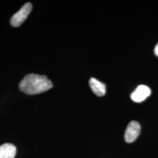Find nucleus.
<instances>
[{"label": "nucleus", "mask_w": 158, "mask_h": 158, "mask_svg": "<svg viewBox=\"0 0 158 158\" xmlns=\"http://www.w3.org/2000/svg\"><path fill=\"white\" fill-rule=\"evenodd\" d=\"M52 87V81L46 76L32 73L25 76L19 85V90L29 95L42 93Z\"/></svg>", "instance_id": "f257e3e1"}, {"label": "nucleus", "mask_w": 158, "mask_h": 158, "mask_svg": "<svg viewBox=\"0 0 158 158\" xmlns=\"http://www.w3.org/2000/svg\"><path fill=\"white\" fill-rule=\"evenodd\" d=\"M32 6L30 2L26 3L21 8V9L14 14L10 19V23L14 27H19L32 11Z\"/></svg>", "instance_id": "f03ea898"}, {"label": "nucleus", "mask_w": 158, "mask_h": 158, "mask_svg": "<svg viewBox=\"0 0 158 158\" xmlns=\"http://www.w3.org/2000/svg\"><path fill=\"white\" fill-rule=\"evenodd\" d=\"M141 132V125L136 121H132L128 125L125 132V141L131 143L135 141Z\"/></svg>", "instance_id": "7ed1b4c3"}, {"label": "nucleus", "mask_w": 158, "mask_h": 158, "mask_svg": "<svg viewBox=\"0 0 158 158\" xmlns=\"http://www.w3.org/2000/svg\"><path fill=\"white\" fill-rule=\"evenodd\" d=\"M151 93V91L149 87L145 85H139L131 93V98L136 102H141L150 96Z\"/></svg>", "instance_id": "20e7f679"}, {"label": "nucleus", "mask_w": 158, "mask_h": 158, "mask_svg": "<svg viewBox=\"0 0 158 158\" xmlns=\"http://www.w3.org/2000/svg\"><path fill=\"white\" fill-rule=\"evenodd\" d=\"M89 85L91 89L97 96H102L106 94V85L95 78L91 77L90 79Z\"/></svg>", "instance_id": "39448f33"}, {"label": "nucleus", "mask_w": 158, "mask_h": 158, "mask_svg": "<svg viewBox=\"0 0 158 158\" xmlns=\"http://www.w3.org/2000/svg\"><path fill=\"white\" fill-rule=\"evenodd\" d=\"M16 147L12 143H6L0 146V158H14Z\"/></svg>", "instance_id": "423d86ee"}, {"label": "nucleus", "mask_w": 158, "mask_h": 158, "mask_svg": "<svg viewBox=\"0 0 158 158\" xmlns=\"http://www.w3.org/2000/svg\"><path fill=\"white\" fill-rule=\"evenodd\" d=\"M154 52H155V55L158 57V43L156 44V45L155 46Z\"/></svg>", "instance_id": "0eeeda50"}]
</instances>
